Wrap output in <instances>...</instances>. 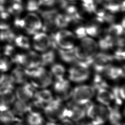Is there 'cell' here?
<instances>
[{"label":"cell","instance_id":"ac0fdd59","mask_svg":"<svg viewBox=\"0 0 125 125\" xmlns=\"http://www.w3.org/2000/svg\"><path fill=\"white\" fill-rule=\"evenodd\" d=\"M16 100L13 90L0 93V111L11 109Z\"/></svg>","mask_w":125,"mask_h":125},{"label":"cell","instance_id":"ee69618b","mask_svg":"<svg viewBox=\"0 0 125 125\" xmlns=\"http://www.w3.org/2000/svg\"><path fill=\"white\" fill-rule=\"evenodd\" d=\"M15 26L18 28L24 29L25 26V20L24 18L20 19L17 18L14 21Z\"/></svg>","mask_w":125,"mask_h":125},{"label":"cell","instance_id":"9c48e42d","mask_svg":"<svg viewBox=\"0 0 125 125\" xmlns=\"http://www.w3.org/2000/svg\"><path fill=\"white\" fill-rule=\"evenodd\" d=\"M85 105L86 104H80L73 101L69 103L67 105L68 110L67 118L75 123L82 121L86 117Z\"/></svg>","mask_w":125,"mask_h":125},{"label":"cell","instance_id":"cb8c5ba5","mask_svg":"<svg viewBox=\"0 0 125 125\" xmlns=\"http://www.w3.org/2000/svg\"><path fill=\"white\" fill-rule=\"evenodd\" d=\"M12 62L17 63L19 66L26 69L30 70L34 68L32 62L27 54H17L12 59Z\"/></svg>","mask_w":125,"mask_h":125},{"label":"cell","instance_id":"f35d334b","mask_svg":"<svg viewBox=\"0 0 125 125\" xmlns=\"http://www.w3.org/2000/svg\"><path fill=\"white\" fill-rule=\"evenodd\" d=\"M82 6L83 9L89 13H95L97 6L94 3V0H81Z\"/></svg>","mask_w":125,"mask_h":125},{"label":"cell","instance_id":"7bdbcfd3","mask_svg":"<svg viewBox=\"0 0 125 125\" xmlns=\"http://www.w3.org/2000/svg\"><path fill=\"white\" fill-rule=\"evenodd\" d=\"M75 34L76 37L79 39H83L86 37V32L85 27L83 26H79L75 30Z\"/></svg>","mask_w":125,"mask_h":125},{"label":"cell","instance_id":"e0dca14e","mask_svg":"<svg viewBox=\"0 0 125 125\" xmlns=\"http://www.w3.org/2000/svg\"><path fill=\"white\" fill-rule=\"evenodd\" d=\"M103 75L110 80L116 81L125 77V68L109 65L103 72Z\"/></svg>","mask_w":125,"mask_h":125},{"label":"cell","instance_id":"f546056e","mask_svg":"<svg viewBox=\"0 0 125 125\" xmlns=\"http://www.w3.org/2000/svg\"><path fill=\"white\" fill-rule=\"evenodd\" d=\"M50 72L53 77L56 78V80L64 78L65 69L62 65L60 63H55L52 65Z\"/></svg>","mask_w":125,"mask_h":125},{"label":"cell","instance_id":"484cf974","mask_svg":"<svg viewBox=\"0 0 125 125\" xmlns=\"http://www.w3.org/2000/svg\"><path fill=\"white\" fill-rule=\"evenodd\" d=\"M26 123L28 125H42L44 120L39 112L31 111L27 114Z\"/></svg>","mask_w":125,"mask_h":125},{"label":"cell","instance_id":"91938a15","mask_svg":"<svg viewBox=\"0 0 125 125\" xmlns=\"http://www.w3.org/2000/svg\"></svg>","mask_w":125,"mask_h":125},{"label":"cell","instance_id":"30bf717a","mask_svg":"<svg viewBox=\"0 0 125 125\" xmlns=\"http://www.w3.org/2000/svg\"><path fill=\"white\" fill-rule=\"evenodd\" d=\"M35 89L32 84L28 82L19 85L14 92L16 99L29 102L33 98Z\"/></svg>","mask_w":125,"mask_h":125},{"label":"cell","instance_id":"9a60e30c","mask_svg":"<svg viewBox=\"0 0 125 125\" xmlns=\"http://www.w3.org/2000/svg\"><path fill=\"white\" fill-rule=\"evenodd\" d=\"M15 84H22L28 82L29 80L28 69L20 66L15 68L10 74Z\"/></svg>","mask_w":125,"mask_h":125},{"label":"cell","instance_id":"e575fe53","mask_svg":"<svg viewBox=\"0 0 125 125\" xmlns=\"http://www.w3.org/2000/svg\"><path fill=\"white\" fill-rule=\"evenodd\" d=\"M107 34L116 37L121 36L124 33V28L119 24H112L107 30Z\"/></svg>","mask_w":125,"mask_h":125},{"label":"cell","instance_id":"277c9868","mask_svg":"<svg viewBox=\"0 0 125 125\" xmlns=\"http://www.w3.org/2000/svg\"><path fill=\"white\" fill-rule=\"evenodd\" d=\"M95 93L96 90L91 85L81 84L73 88L71 98L77 104H85L91 101Z\"/></svg>","mask_w":125,"mask_h":125},{"label":"cell","instance_id":"836d02e7","mask_svg":"<svg viewBox=\"0 0 125 125\" xmlns=\"http://www.w3.org/2000/svg\"><path fill=\"white\" fill-rule=\"evenodd\" d=\"M12 60L5 55L0 56V72L4 73L11 68Z\"/></svg>","mask_w":125,"mask_h":125},{"label":"cell","instance_id":"d6a6232c","mask_svg":"<svg viewBox=\"0 0 125 125\" xmlns=\"http://www.w3.org/2000/svg\"><path fill=\"white\" fill-rule=\"evenodd\" d=\"M98 22H93L88 24L85 27L86 34L92 37H97L101 32V29L98 24Z\"/></svg>","mask_w":125,"mask_h":125},{"label":"cell","instance_id":"c3c4849f","mask_svg":"<svg viewBox=\"0 0 125 125\" xmlns=\"http://www.w3.org/2000/svg\"><path fill=\"white\" fill-rule=\"evenodd\" d=\"M41 4L47 6H51L54 5L55 0H40Z\"/></svg>","mask_w":125,"mask_h":125},{"label":"cell","instance_id":"5bb4252c","mask_svg":"<svg viewBox=\"0 0 125 125\" xmlns=\"http://www.w3.org/2000/svg\"><path fill=\"white\" fill-rule=\"evenodd\" d=\"M80 45L88 59L93 60L97 53L98 47L97 42L92 38L85 37L82 39Z\"/></svg>","mask_w":125,"mask_h":125},{"label":"cell","instance_id":"681fc988","mask_svg":"<svg viewBox=\"0 0 125 125\" xmlns=\"http://www.w3.org/2000/svg\"><path fill=\"white\" fill-rule=\"evenodd\" d=\"M13 125H28L26 122H23L22 121L19 120L16 121L15 123H14Z\"/></svg>","mask_w":125,"mask_h":125},{"label":"cell","instance_id":"6da1fadb","mask_svg":"<svg viewBox=\"0 0 125 125\" xmlns=\"http://www.w3.org/2000/svg\"><path fill=\"white\" fill-rule=\"evenodd\" d=\"M43 111L49 121L57 122L68 117L67 105L56 98L45 104Z\"/></svg>","mask_w":125,"mask_h":125},{"label":"cell","instance_id":"7402d4cb","mask_svg":"<svg viewBox=\"0 0 125 125\" xmlns=\"http://www.w3.org/2000/svg\"><path fill=\"white\" fill-rule=\"evenodd\" d=\"M15 84L10 75H0V93L13 90Z\"/></svg>","mask_w":125,"mask_h":125},{"label":"cell","instance_id":"1f68e13d","mask_svg":"<svg viewBox=\"0 0 125 125\" xmlns=\"http://www.w3.org/2000/svg\"><path fill=\"white\" fill-rule=\"evenodd\" d=\"M71 20L66 14H58L55 20V22L57 28H64L68 26L71 22Z\"/></svg>","mask_w":125,"mask_h":125},{"label":"cell","instance_id":"7dc6e473","mask_svg":"<svg viewBox=\"0 0 125 125\" xmlns=\"http://www.w3.org/2000/svg\"><path fill=\"white\" fill-rule=\"evenodd\" d=\"M58 125H76L75 122L69 119V118H65L60 121Z\"/></svg>","mask_w":125,"mask_h":125},{"label":"cell","instance_id":"6f0895ef","mask_svg":"<svg viewBox=\"0 0 125 125\" xmlns=\"http://www.w3.org/2000/svg\"></svg>","mask_w":125,"mask_h":125},{"label":"cell","instance_id":"f907efd6","mask_svg":"<svg viewBox=\"0 0 125 125\" xmlns=\"http://www.w3.org/2000/svg\"><path fill=\"white\" fill-rule=\"evenodd\" d=\"M81 125H95L91 121H84L82 122Z\"/></svg>","mask_w":125,"mask_h":125},{"label":"cell","instance_id":"d4e9b609","mask_svg":"<svg viewBox=\"0 0 125 125\" xmlns=\"http://www.w3.org/2000/svg\"><path fill=\"white\" fill-rule=\"evenodd\" d=\"M20 119L17 118L11 109L0 111V124L3 125H11Z\"/></svg>","mask_w":125,"mask_h":125},{"label":"cell","instance_id":"7a4b0ae2","mask_svg":"<svg viewBox=\"0 0 125 125\" xmlns=\"http://www.w3.org/2000/svg\"><path fill=\"white\" fill-rule=\"evenodd\" d=\"M30 83L37 89L45 88L51 85L53 82V76L42 66L28 70Z\"/></svg>","mask_w":125,"mask_h":125},{"label":"cell","instance_id":"8d00e7d4","mask_svg":"<svg viewBox=\"0 0 125 125\" xmlns=\"http://www.w3.org/2000/svg\"><path fill=\"white\" fill-rule=\"evenodd\" d=\"M14 41L15 42V44L18 47L26 49L30 48L29 39L24 36L20 35L16 37Z\"/></svg>","mask_w":125,"mask_h":125},{"label":"cell","instance_id":"4dcf8cb0","mask_svg":"<svg viewBox=\"0 0 125 125\" xmlns=\"http://www.w3.org/2000/svg\"><path fill=\"white\" fill-rule=\"evenodd\" d=\"M23 9L21 0H12L8 7V11L13 15L20 14Z\"/></svg>","mask_w":125,"mask_h":125},{"label":"cell","instance_id":"4fadbf2b","mask_svg":"<svg viewBox=\"0 0 125 125\" xmlns=\"http://www.w3.org/2000/svg\"><path fill=\"white\" fill-rule=\"evenodd\" d=\"M40 13L44 22L42 26L43 31H50L57 28L55 20L58 13L56 9L42 11Z\"/></svg>","mask_w":125,"mask_h":125},{"label":"cell","instance_id":"9f6ffc18","mask_svg":"<svg viewBox=\"0 0 125 125\" xmlns=\"http://www.w3.org/2000/svg\"><path fill=\"white\" fill-rule=\"evenodd\" d=\"M95 0L97 2H98V3H99V1H100V0Z\"/></svg>","mask_w":125,"mask_h":125},{"label":"cell","instance_id":"d590c367","mask_svg":"<svg viewBox=\"0 0 125 125\" xmlns=\"http://www.w3.org/2000/svg\"><path fill=\"white\" fill-rule=\"evenodd\" d=\"M121 2L119 0H113L108 1L104 5V8L112 13H115L121 11Z\"/></svg>","mask_w":125,"mask_h":125},{"label":"cell","instance_id":"f1b7e54d","mask_svg":"<svg viewBox=\"0 0 125 125\" xmlns=\"http://www.w3.org/2000/svg\"><path fill=\"white\" fill-rule=\"evenodd\" d=\"M55 59V54L53 50H50L41 56V66H46L53 63Z\"/></svg>","mask_w":125,"mask_h":125},{"label":"cell","instance_id":"bcb514c9","mask_svg":"<svg viewBox=\"0 0 125 125\" xmlns=\"http://www.w3.org/2000/svg\"><path fill=\"white\" fill-rule=\"evenodd\" d=\"M4 53L5 55L6 56H10L13 53V52L14 51V47L11 45H7L5 48H4Z\"/></svg>","mask_w":125,"mask_h":125},{"label":"cell","instance_id":"5b68a950","mask_svg":"<svg viewBox=\"0 0 125 125\" xmlns=\"http://www.w3.org/2000/svg\"><path fill=\"white\" fill-rule=\"evenodd\" d=\"M51 39L63 49L73 48L75 37L70 31L66 30H60L50 36Z\"/></svg>","mask_w":125,"mask_h":125},{"label":"cell","instance_id":"8992f818","mask_svg":"<svg viewBox=\"0 0 125 125\" xmlns=\"http://www.w3.org/2000/svg\"><path fill=\"white\" fill-rule=\"evenodd\" d=\"M53 89L56 94V98L62 102L67 101L71 98L73 88L69 81L64 78L56 80Z\"/></svg>","mask_w":125,"mask_h":125},{"label":"cell","instance_id":"f6af8a7d","mask_svg":"<svg viewBox=\"0 0 125 125\" xmlns=\"http://www.w3.org/2000/svg\"><path fill=\"white\" fill-rule=\"evenodd\" d=\"M69 4L66 0H55L54 4H56L57 6L61 9H65L66 7Z\"/></svg>","mask_w":125,"mask_h":125},{"label":"cell","instance_id":"83f0119b","mask_svg":"<svg viewBox=\"0 0 125 125\" xmlns=\"http://www.w3.org/2000/svg\"><path fill=\"white\" fill-rule=\"evenodd\" d=\"M91 85L96 91L102 88H109V86L105 79L101 74L96 73L92 82Z\"/></svg>","mask_w":125,"mask_h":125},{"label":"cell","instance_id":"74e56055","mask_svg":"<svg viewBox=\"0 0 125 125\" xmlns=\"http://www.w3.org/2000/svg\"><path fill=\"white\" fill-rule=\"evenodd\" d=\"M16 37L15 33L9 28L2 30L0 33V39L3 42H12L14 41Z\"/></svg>","mask_w":125,"mask_h":125},{"label":"cell","instance_id":"816d5d0a","mask_svg":"<svg viewBox=\"0 0 125 125\" xmlns=\"http://www.w3.org/2000/svg\"><path fill=\"white\" fill-rule=\"evenodd\" d=\"M120 8H121V11H124L125 10V1L124 0H123L122 2H121Z\"/></svg>","mask_w":125,"mask_h":125},{"label":"cell","instance_id":"7c38bea8","mask_svg":"<svg viewBox=\"0 0 125 125\" xmlns=\"http://www.w3.org/2000/svg\"><path fill=\"white\" fill-rule=\"evenodd\" d=\"M34 48L39 51H45L52 47V41L50 37L43 32H37L33 37Z\"/></svg>","mask_w":125,"mask_h":125},{"label":"cell","instance_id":"3957f363","mask_svg":"<svg viewBox=\"0 0 125 125\" xmlns=\"http://www.w3.org/2000/svg\"><path fill=\"white\" fill-rule=\"evenodd\" d=\"M86 117L95 125H104L108 120V108L100 104L91 101L85 105Z\"/></svg>","mask_w":125,"mask_h":125},{"label":"cell","instance_id":"8fae6325","mask_svg":"<svg viewBox=\"0 0 125 125\" xmlns=\"http://www.w3.org/2000/svg\"><path fill=\"white\" fill-rule=\"evenodd\" d=\"M24 29L28 34L34 35L42 27V23L39 16L33 13H29L25 18Z\"/></svg>","mask_w":125,"mask_h":125},{"label":"cell","instance_id":"ba28073f","mask_svg":"<svg viewBox=\"0 0 125 125\" xmlns=\"http://www.w3.org/2000/svg\"><path fill=\"white\" fill-rule=\"evenodd\" d=\"M114 60L113 56L104 53H99L94 56L92 65L96 73L102 74L105 69Z\"/></svg>","mask_w":125,"mask_h":125},{"label":"cell","instance_id":"f5cc1de1","mask_svg":"<svg viewBox=\"0 0 125 125\" xmlns=\"http://www.w3.org/2000/svg\"><path fill=\"white\" fill-rule=\"evenodd\" d=\"M44 125H58V124L57 122L48 121V122H47Z\"/></svg>","mask_w":125,"mask_h":125},{"label":"cell","instance_id":"b9f144b4","mask_svg":"<svg viewBox=\"0 0 125 125\" xmlns=\"http://www.w3.org/2000/svg\"><path fill=\"white\" fill-rule=\"evenodd\" d=\"M114 59L116 60L122 61L125 60V52L124 49L122 48H118L114 53V55L113 56Z\"/></svg>","mask_w":125,"mask_h":125},{"label":"cell","instance_id":"60d3db41","mask_svg":"<svg viewBox=\"0 0 125 125\" xmlns=\"http://www.w3.org/2000/svg\"><path fill=\"white\" fill-rule=\"evenodd\" d=\"M41 5L40 0H27L26 9L29 11H34L39 10Z\"/></svg>","mask_w":125,"mask_h":125},{"label":"cell","instance_id":"44dd1931","mask_svg":"<svg viewBox=\"0 0 125 125\" xmlns=\"http://www.w3.org/2000/svg\"><path fill=\"white\" fill-rule=\"evenodd\" d=\"M125 86L123 85H115L110 89L113 102H114L116 105L120 106L123 104L125 99Z\"/></svg>","mask_w":125,"mask_h":125},{"label":"cell","instance_id":"ab89813d","mask_svg":"<svg viewBox=\"0 0 125 125\" xmlns=\"http://www.w3.org/2000/svg\"><path fill=\"white\" fill-rule=\"evenodd\" d=\"M27 54L30 58L34 68L41 66V56L33 51H29Z\"/></svg>","mask_w":125,"mask_h":125},{"label":"cell","instance_id":"11a10c76","mask_svg":"<svg viewBox=\"0 0 125 125\" xmlns=\"http://www.w3.org/2000/svg\"><path fill=\"white\" fill-rule=\"evenodd\" d=\"M124 125V123L121 122V123H120V124H117V125Z\"/></svg>","mask_w":125,"mask_h":125},{"label":"cell","instance_id":"52a82bcc","mask_svg":"<svg viewBox=\"0 0 125 125\" xmlns=\"http://www.w3.org/2000/svg\"><path fill=\"white\" fill-rule=\"evenodd\" d=\"M90 76L89 68L75 63L68 70V79L74 83H81L86 81Z\"/></svg>","mask_w":125,"mask_h":125},{"label":"cell","instance_id":"ffe728a7","mask_svg":"<svg viewBox=\"0 0 125 125\" xmlns=\"http://www.w3.org/2000/svg\"><path fill=\"white\" fill-rule=\"evenodd\" d=\"M118 106L117 105L107 106L108 120L111 125H116L122 122L123 116Z\"/></svg>","mask_w":125,"mask_h":125},{"label":"cell","instance_id":"db71d44e","mask_svg":"<svg viewBox=\"0 0 125 125\" xmlns=\"http://www.w3.org/2000/svg\"><path fill=\"white\" fill-rule=\"evenodd\" d=\"M125 19H124V18H123V20H122V21L121 25H122L124 28H125Z\"/></svg>","mask_w":125,"mask_h":125},{"label":"cell","instance_id":"603a6c76","mask_svg":"<svg viewBox=\"0 0 125 125\" xmlns=\"http://www.w3.org/2000/svg\"><path fill=\"white\" fill-rule=\"evenodd\" d=\"M33 98L44 104L49 103L54 98L51 91L47 88L39 89V90L36 91Z\"/></svg>","mask_w":125,"mask_h":125},{"label":"cell","instance_id":"2e32d148","mask_svg":"<svg viewBox=\"0 0 125 125\" xmlns=\"http://www.w3.org/2000/svg\"><path fill=\"white\" fill-rule=\"evenodd\" d=\"M11 110L18 118L27 114L30 111V102L16 100L12 104Z\"/></svg>","mask_w":125,"mask_h":125},{"label":"cell","instance_id":"680465c9","mask_svg":"<svg viewBox=\"0 0 125 125\" xmlns=\"http://www.w3.org/2000/svg\"><path fill=\"white\" fill-rule=\"evenodd\" d=\"M0 125H1V124H0Z\"/></svg>","mask_w":125,"mask_h":125},{"label":"cell","instance_id":"d6986e66","mask_svg":"<svg viewBox=\"0 0 125 125\" xmlns=\"http://www.w3.org/2000/svg\"><path fill=\"white\" fill-rule=\"evenodd\" d=\"M96 98L99 103L105 106H108L113 102V98L109 88H102L96 91Z\"/></svg>","mask_w":125,"mask_h":125},{"label":"cell","instance_id":"4316f807","mask_svg":"<svg viewBox=\"0 0 125 125\" xmlns=\"http://www.w3.org/2000/svg\"><path fill=\"white\" fill-rule=\"evenodd\" d=\"M57 49L60 57L64 62L74 64L77 61L78 59L74 54L73 48L71 49H63L57 48Z\"/></svg>","mask_w":125,"mask_h":125}]
</instances>
